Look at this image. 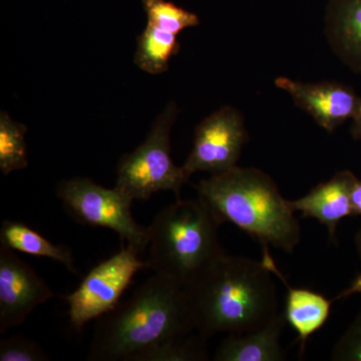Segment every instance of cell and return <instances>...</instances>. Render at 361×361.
Listing matches in <instances>:
<instances>
[{
	"instance_id": "obj_1",
	"label": "cell",
	"mask_w": 361,
	"mask_h": 361,
	"mask_svg": "<svg viewBox=\"0 0 361 361\" xmlns=\"http://www.w3.org/2000/svg\"><path fill=\"white\" fill-rule=\"evenodd\" d=\"M185 289L196 331L208 339L255 331L280 314L273 273L262 260L224 252Z\"/></svg>"
},
{
	"instance_id": "obj_2",
	"label": "cell",
	"mask_w": 361,
	"mask_h": 361,
	"mask_svg": "<svg viewBox=\"0 0 361 361\" xmlns=\"http://www.w3.org/2000/svg\"><path fill=\"white\" fill-rule=\"evenodd\" d=\"M195 331L185 287L155 273L130 298L97 318L87 360L133 361L147 349Z\"/></svg>"
},
{
	"instance_id": "obj_3",
	"label": "cell",
	"mask_w": 361,
	"mask_h": 361,
	"mask_svg": "<svg viewBox=\"0 0 361 361\" xmlns=\"http://www.w3.org/2000/svg\"><path fill=\"white\" fill-rule=\"evenodd\" d=\"M196 190L222 224L237 226L261 246L292 253L300 242V225L289 201L263 171L236 166L201 180Z\"/></svg>"
},
{
	"instance_id": "obj_4",
	"label": "cell",
	"mask_w": 361,
	"mask_h": 361,
	"mask_svg": "<svg viewBox=\"0 0 361 361\" xmlns=\"http://www.w3.org/2000/svg\"><path fill=\"white\" fill-rule=\"evenodd\" d=\"M222 223L205 202L176 199L149 226L148 269L186 287L224 253L218 242Z\"/></svg>"
},
{
	"instance_id": "obj_5",
	"label": "cell",
	"mask_w": 361,
	"mask_h": 361,
	"mask_svg": "<svg viewBox=\"0 0 361 361\" xmlns=\"http://www.w3.org/2000/svg\"><path fill=\"white\" fill-rule=\"evenodd\" d=\"M179 109L174 101L157 116L146 140L134 152L125 154L116 167V187L134 200H149L158 192L170 191L180 198L190 177L171 156V132Z\"/></svg>"
},
{
	"instance_id": "obj_6",
	"label": "cell",
	"mask_w": 361,
	"mask_h": 361,
	"mask_svg": "<svg viewBox=\"0 0 361 361\" xmlns=\"http://www.w3.org/2000/svg\"><path fill=\"white\" fill-rule=\"evenodd\" d=\"M56 196L68 215L80 224L113 230L123 244L126 242L140 254L149 246V227L135 222L134 199L118 188L109 189L89 178L75 177L59 182Z\"/></svg>"
},
{
	"instance_id": "obj_7",
	"label": "cell",
	"mask_w": 361,
	"mask_h": 361,
	"mask_svg": "<svg viewBox=\"0 0 361 361\" xmlns=\"http://www.w3.org/2000/svg\"><path fill=\"white\" fill-rule=\"evenodd\" d=\"M129 245L102 261L85 275L82 283L65 297L71 327L80 334L85 324L97 319L121 302V297L133 278L142 269H148L147 261Z\"/></svg>"
},
{
	"instance_id": "obj_8",
	"label": "cell",
	"mask_w": 361,
	"mask_h": 361,
	"mask_svg": "<svg viewBox=\"0 0 361 361\" xmlns=\"http://www.w3.org/2000/svg\"><path fill=\"white\" fill-rule=\"evenodd\" d=\"M248 141L245 121L237 109L225 106L207 116L195 130L193 148L183 169L195 173L221 174L236 167Z\"/></svg>"
},
{
	"instance_id": "obj_9",
	"label": "cell",
	"mask_w": 361,
	"mask_h": 361,
	"mask_svg": "<svg viewBox=\"0 0 361 361\" xmlns=\"http://www.w3.org/2000/svg\"><path fill=\"white\" fill-rule=\"evenodd\" d=\"M56 296L16 251L0 247V334L18 326L40 304Z\"/></svg>"
},
{
	"instance_id": "obj_10",
	"label": "cell",
	"mask_w": 361,
	"mask_h": 361,
	"mask_svg": "<svg viewBox=\"0 0 361 361\" xmlns=\"http://www.w3.org/2000/svg\"><path fill=\"white\" fill-rule=\"evenodd\" d=\"M275 85L290 96L297 108L329 133L353 120L361 103L353 87L338 82H305L279 77Z\"/></svg>"
},
{
	"instance_id": "obj_11",
	"label": "cell",
	"mask_w": 361,
	"mask_h": 361,
	"mask_svg": "<svg viewBox=\"0 0 361 361\" xmlns=\"http://www.w3.org/2000/svg\"><path fill=\"white\" fill-rule=\"evenodd\" d=\"M357 180L351 171H341L302 198L289 201V206L294 213L300 212L303 218H313L324 225L329 238L336 241L339 222L353 216V190Z\"/></svg>"
},
{
	"instance_id": "obj_12",
	"label": "cell",
	"mask_w": 361,
	"mask_h": 361,
	"mask_svg": "<svg viewBox=\"0 0 361 361\" xmlns=\"http://www.w3.org/2000/svg\"><path fill=\"white\" fill-rule=\"evenodd\" d=\"M262 262L286 287L283 313L286 322L297 334L296 341L300 344L301 355L305 350L308 338L319 331L329 320L331 305L336 299L329 300L322 294L310 289L292 287L278 269L274 259L271 256L269 247H262Z\"/></svg>"
},
{
	"instance_id": "obj_13",
	"label": "cell",
	"mask_w": 361,
	"mask_h": 361,
	"mask_svg": "<svg viewBox=\"0 0 361 361\" xmlns=\"http://www.w3.org/2000/svg\"><path fill=\"white\" fill-rule=\"evenodd\" d=\"M324 33L330 49L341 63L361 73V0H329Z\"/></svg>"
},
{
	"instance_id": "obj_14",
	"label": "cell",
	"mask_w": 361,
	"mask_h": 361,
	"mask_svg": "<svg viewBox=\"0 0 361 361\" xmlns=\"http://www.w3.org/2000/svg\"><path fill=\"white\" fill-rule=\"evenodd\" d=\"M286 319L283 312L274 322L255 331L229 334L214 355L215 361H281L285 360L280 343Z\"/></svg>"
},
{
	"instance_id": "obj_15",
	"label": "cell",
	"mask_w": 361,
	"mask_h": 361,
	"mask_svg": "<svg viewBox=\"0 0 361 361\" xmlns=\"http://www.w3.org/2000/svg\"><path fill=\"white\" fill-rule=\"evenodd\" d=\"M0 244L11 250L51 259L65 265L71 272H78L73 265V253L68 247L51 243L39 233L18 221L6 220L2 222Z\"/></svg>"
},
{
	"instance_id": "obj_16",
	"label": "cell",
	"mask_w": 361,
	"mask_h": 361,
	"mask_svg": "<svg viewBox=\"0 0 361 361\" xmlns=\"http://www.w3.org/2000/svg\"><path fill=\"white\" fill-rule=\"evenodd\" d=\"M179 51L177 35L147 25L137 37L134 63L149 75H161L168 71L171 59Z\"/></svg>"
},
{
	"instance_id": "obj_17",
	"label": "cell",
	"mask_w": 361,
	"mask_h": 361,
	"mask_svg": "<svg viewBox=\"0 0 361 361\" xmlns=\"http://www.w3.org/2000/svg\"><path fill=\"white\" fill-rule=\"evenodd\" d=\"M25 125L14 121L8 113L0 114V171L7 176L28 167Z\"/></svg>"
},
{
	"instance_id": "obj_18",
	"label": "cell",
	"mask_w": 361,
	"mask_h": 361,
	"mask_svg": "<svg viewBox=\"0 0 361 361\" xmlns=\"http://www.w3.org/2000/svg\"><path fill=\"white\" fill-rule=\"evenodd\" d=\"M205 336L195 331L153 346L135 356L133 361H205L209 360Z\"/></svg>"
},
{
	"instance_id": "obj_19",
	"label": "cell",
	"mask_w": 361,
	"mask_h": 361,
	"mask_svg": "<svg viewBox=\"0 0 361 361\" xmlns=\"http://www.w3.org/2000/svg\"><path fill=\"white\" fill-rule=\"evenodd\" d=\"M142 6L146 13L147 25L168 32L178 35L187 28L200 25V18L196 13L168 0H142Z\"/></svg>"
},
{
	"instance_id": "obj_20",
	"label": "cell",
	"mask_w": 361,
	"mask_h": 361,
	"mask_svg": "<svg viewBox=\"0 0 361 361\" xmlns=\"http://www.w3.org/2000/svg\"><path fill=\"white\" fill-rule=\"evenodd\" d=\"M51 357L37 342L18 336L0 341V361H49Z\"/></svg>"
},
{
	"instance_id": "obj_21",
	"label": "cell",
	"mask_w": 361,
	"mask_h": 361,
	"mask_svg": "<svg viewBox=\"0 0 361 361\" xmlns=\"http://www.w3.org/2000/svg\"><path fill=\"white\" fill-rule=\"evenodd\" d=\"M331 360L361 361V310L332 349Z\"/></svg>"
},
{
	"instance_id": "obj_22",
	"label": "cell",
	"mask_w": 361,
	"mask_h": 361,
	"mask_svg": "<svg viewBox=\"0 0 361 361\" xmlns=\"http://www.w3.org/2000/svg\"><path fill=\"white\" fill-rule=\"evenodd\" d=\"M355 247L356 251H357L358 257H360L361 261V228L358 230V232L356 233ZM357 293H361V273L360 275L356 276L355 280H353L350 286H349L348 288H346L343 292H341V294H338V295L336 297V301L341 300V299L346 298V297Z\"/></svg>"
},
{
	"instance_id": "obj_23",
	"label": "cell",
	"mask_w": 361,
	"mask_h": 361,
	"mask_svg": "<svg viewBox=\"0 0 361 361\" xmlns=\"http://www.w3.org/2000/svg\"><path fill=\"white\" fill-rule=\"evenodd\" d=\"M353 216H361V180H357L353 190Z\"/></svg>"
},
{
	"instance_id": "obj_24",
	"label": "cell",
	"mask_w": 361,
	"mask_h": 361,
	"mask_svg": "<svg viewBox=\"0 0 361 361\" xmlns=\"http://www.w3.org/2000/svg\"><path fill=\"white\" fill-rule=\"evenodd\" d=\"M351 121H353L350 129L351 137L355 140H361V103L357 113Z\"/></svg>"
}]
</instances>
